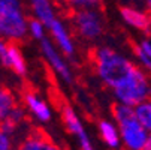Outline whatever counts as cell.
Here are the masks:
<instances>
[{
	"label": "cell",
	"instance_id": "obj_5",
	"mask_svg": "<svg viewBox=\"0 0 151 150\" xmlns=\"http://www.w3.org/2000/svg\"><path fill=\"white\" fill-rule=\"evenodd\" d=\"M73 24L78 33L85 39H94L103 30L100 15L94 9H79L75 12Z\"/></svg>",
	"mask_w": 151,
	"mask_h": 150
},
{
	"label": "cell",
	"instance_id": "obj_11",
	"mask_svg": "<svg viewBox=\"0 0 151 150\" xmlns=\"http://www.w3.org/2000/svg\"><path fill=\"white\" fill-rule=\"evenodd\" d=\"M48 29H50L52 38L55 39V42L58 44V47L63 50V53L68 54V56H72L73 51H75V47H73V42H72V39H70L68 30L64 29V26L55 18L52 23L50 24Z\"/></svg>",
	"mask_w": 151,
	"mask_h": 150
},
{
	"label": "cell",
	"instance_id": "obj_15",
	"mask_svg": "<svg viewBox=\"0 0 151 150\" xmlns=\"http://www.w3.org/2000/svg\"><path fill=\"white\" fill-rule=\"evenodd\" d=\"M15 107H17V101L14 93L8 87L0 86V122L6 120Z\"/></svg>",
	"mask_w": 151,
	"mask_h": 150
},
{
	"label": "cell",
	"instance_id": "obj_21",
	"mask_svg": "<svg viewBox=\"0 0 151 150\" xmlns=\"http://www.w3.org/2000/svg\"><path fill=\"white\" fill-rule=\"evenodd\" d=\"M12 149V138L0 129V150H11Z\"/></svg>",
	"mask_w": 151,
	"mask_h": 150
},
{
	"label": "cell",
	"instance_id": "obj_8",
	"mask_svg": "<svg viewBox=\"0 0 151 150\" xmlns=\"http://www.w3.org/2000/svg\"><path fill=\"white\" fill-rule=\"evenodd\" d=\"M18 150H61L44 131H32L19 144Z\"/></svg>",
	"mask_w": 151,
	"mask_h": 150
},
{
	"label": "cell",
	"instance_id": "obj_10",
	"mask_svg": "<svg viewBox=\"0 0 151 150\" xmlns=\"http://www.w3.org/2000/svg\"><path fill=\"white\" fill-rule=\"evenodd\" d=\"M24 104L27 107V110L40 122H48L51 119V110L50 107L42 101L33 90H26L24 95Z\"/></svg>",
	"mask_w": 151,
	"mask_h": 150
},
{
	"label": "cell",
	"instance_id": "obj_9",
	"mask_svg": "<svg viewBox=\"0 0 151 150\" xmlns=\"http://www.w3.org/2000/svg\"><path fill=\"white\" fill-rule=\"evenodd\" d=\"M120 14L129 26H132L138 30H142L145 33L151 32V15L150 14L130 8V6H121Z\"/></svg>",
	"mask_w": 151,
	"mask_h": 150
},
{
	"label": "cell",
	"instance_id": "obj_24",
	"mask_svg": "<svg viewBox=\"0 0 151 150\" xmlns=\"http://www.w3.org/2000/svg\"><path fill=\"white\" fill-rule=\"evenodd\" d=\"M145 6H147V12L151 15V0H145Z\"/></svg>",
	"mask_w": 151,
	"mask_h": 150
},
{
	"label": "cell",
	"instance_id": "obj_3",
	"mask_svg": "<svg viewBox=\"0 0 151 150\" xmlns=\"http://www.w3.org/2000/svg\"><path fill=\"white\" fill-rule=\"evenodd\" d=\"M29 32V21L19 0H0V38L8 42H19Z\"/></svg>",
	"mask_w": 151,
	"mask_h": 150
},
{
	"label": "cell",
	"instance_id": "obj_4",
	"mask_svg": "<svg viewBox=\"0 0 151 150\" xmlns=\"http://www.w3.org/2000/svg\"><path fill=\"white\" fill-rule=\"evenodd\" d=\"M114 93L120 104H124L129 107H136L138 104L148 99L151 93V87H150L147 75L136 66L132 75L124 83H121L118 87L114 89Z\"/></svg>",
	"mask_w": 151,
	"mask_h": 150
},
{
	"label": "cell",
	"instance_id": "obj_17",
	"mask_svg": "<svg viewBox=\"0 0 151 150\" xmlns=\"http://www.w3.org/2000/svg\"><path fill=\"white\" fill-rule=\"evenodd\" d=\"M66 3H69L76 11H79V9H96L97 6H100V0H66Z\"/></svg>",
	"mask_w": 151,
	"mask_h": 150
},
{
	"label": "cell",
	"instance_id": "obj_2",
	"mask_svg": "<svg viewBox=\"0 0 151 150\" xmlns=\"http://www.w3.org/2000/svg\"><path fill=\"white\" fill-rule=\"evenodd\" d=\"M112 116L118 125L120 138L129 150H144L150 132L139 123L133 107L124 104L112 105Z\"/></svg>",
	"mask_w": 151,
	"mask_h": 150
},
{
	"label": "cell",
	"instance_id": "obj_20",
	"mask_svg": "<svg viewBox=\"0 0 151 150\" xmlns=\"http://www.w3.org/2000/svg\"><path fill=\"white\" fill-rule=\"evenodd\" d=\"M133 53H135V54H136V57L141 60L142 66H145V68H147V71H148V72H151V59H150V57H148V56L141 50V47H139V45H136V44L133 45Z\"/></svg>",
	"mask_w": 151,
	"mask_h": 150
},
{
	"label": "cell",
	"instance_id": "obj_23",
	"mask_svg": "<svg viewBox=\"0 0 151 150\" xmlns=\"http://www.w3.org/2000/svg\"><path fill=\"white\" fill-rule=\"evenodd\" d=\"M144 150H151V134H150V137H148V140H147V144H145Z\"/></svg>",
	"mask_w": 151,
	"mask_h": 150
},
{
	"label": "cell",
	"instance_id": "obj_22",
	"mask_svg": "<svg viewBox=\"0 0 151 150\" xmlns=\"http://www.w3.org/2000/svg\"><path fill=\"white\" fill-rule=\"evenodd\" d=\"M139 47H141V50L151 59V41H148V39H144V41H141V44H139Z\"/></svg>",
	"mask_w": 151,
	"mask_h": 150
},
{
	"label": "cell",
	"instance_id": "obj_14",
	"mask_svg": "<svg viewBox=\"0 0 151 150\" xmlns=\"http://www.w3.org/2000/svg\"><path fill=\"white\" fill-rule=\"evenodd\" d=\"M99 131H100V137L102 140L112 149L120 146V132L115 128V125H112L108 120H100L99 122Z\"/></svg>",
	"mask_w": 151,
	"mask_h": 150
},
{
	"label": "cell",
	"instance_id": "obj_1",
	"mask_svg": "<svg viewBox=\"0 0 151 150\" xmlns=\"http://www.w3.org/2000/svg\"><path fill=\"white\" fill-rule=\"evenodd\" d=\"M93 63L100 80L112 89L118 87L121 83H124L136 69V65H133L130 60L120 56L111 48L94 50Z\"/></svg>",
	"mask_w": 151,
	"mask_h": 150
},
{
	"label": "cell",
	"instance_id": "obj_6",
	"mask_svg": "<svg viewBox=\"0 0 151 150\" xmlns=\"http://www.w3.org/2000/svg\"><path fill=\"white\" fill-rule=\"evenodd\" d=\"M40 47H42V53H44L45 59L48 60V63L51 65V68L64 80L70 83L72 81V74L69 71V66L64 63V60L60 57L58 51L55 50V47L51 44V41H48L47 38L40 39Z\"/></svg>",
	"mask_w": 151,
	"mask_h": 150
},
{
	"label": "cell",
	"instance_id": "obj_7",
	"mask_svg": "<svg viewBox=\"0 0 151 150\" xmlns=\"http://www.w3.org/2000/svg\"><path fill=\"white\" fill-rule=\"evenodd\" d=\"M60 113H61V119H63V123H64V126H66V129L78 138L79 146L91 143L87 132H85V129H84L82 123H81V120L78 119V116L75 114V111L72 110V107L69 104H66V102L61 104Z\"/></svg>",
	"mask_w": 151,
	"mask_h": 150
},
{
	"label": "cell",
	"instance_id": "obj_25",
	"mask_svg": "<svg viewBox=\"0 0 151 150\" xmlns=\"http://www.w3.org/2000/svg\"><path fill=\"white\" fill-rule=\"evenodd\" d=\"M11 150H12V149H11Z\"/></svg>",
	"mask_w": 151,
	"mask_h": 150
},
{
	"label": "cell",
	"instance_id": "obj_13",
	"mask_svg": "<svg viewBox=\"0 0 151 150\" xmlns=\"http://www.w3.org/2000/svg\"><path fill=\"white\" fill-rule=\"evenodd\" d=\"M9 69H12L19 77H24L27 72V65H26L24 56L19 51L15 42H9Z\"/></svg>",
	"mask_w": 151,
	"mask_h": 150
},
{
	"label": "cell",
	"instance_id": "obj_19",
	"mask_svg": "<svg viewBox=\"0 0 151 150\" xmlns=\"http://www.w3.org/2000/svg\"><path fill=\"white\" fill-rule=\"evenodd\" d=\"M0 63L9 68V42L0 38Z\"/></svg>",
	"mask_w": 151,
	"mask_h": 150
},
{
	"label": "cell",
	"instance_id": "obj_18",
	"mask_svg": "<svg viewBox=\"0 0 151 150\" xmlns=\"http://www.w3.org/2000/svg\"><path fill=\"white\" fill-rule=\"evenodd\" d=\"M44 24L40 23L39 20H36V18H33V20H30L29 21V32H30V35L35 38V39H44L45 36H44Z\"/></svg>",
	"mask_w": 151,
	"mask_h": 150
},
{
	"label": "cell",
	"instance_id": "obj_16",
	"mask_svg": "<svg viewBox=\"0 0 151 150\" xmlns=\"http://www.w3.org/2000/svg\"><path fill=\"white\" fill-rule=\"evenodd\" d=\"M133 110H135V114H136L139 123L151 134V101L147 99V101L138 104L136 107H133Z\"/></svg>",
	"mask_w": 151,
	"mask_h": 150
},
{
	"label": "cell",
	"instance_id": "obj_12",
	"mask_svg": "<svg viewBox=\"0 0 151 150\" xmlns=\"http://www.w3.org/2000/svg\"><path fill=\"white\" fill-rule=\"evenodd\" d=\"M30 3L36 20H39L45 27H50V24L55 20L51 2L50 0H30Z\"/></svg>",
	"mask_w": 151,
	"mask_h": 150
}]
</instances>
